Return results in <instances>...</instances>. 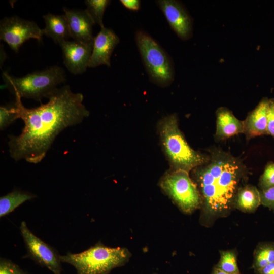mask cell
Returning <instances> with one entry per match:
<instances>
[{"instance_id": "1", "label": "cell", "mask_w": 274, "mask_h": 274, "mask_svg": "<svg viewBox=\"0 0 274 274\" xmlns=\"http://www.w3.org/2000/svg\"><path fill=\"white\" fill-rule=\"evenodd\" d=\"M47 98V103L29 109L15 96L18 119L24 124L20 134L9 136V152L15 161L41 162L62 130L80 124L89 115L83 94L73 92L67 85L56 88Z\"/></svg>"}, {"instance_id": "2", "label": "cell", "mask_w": 274, "mask_h": 274, "mask_svg": "<svg viewBox=\"0 0 274 274\" xmlns=\"http://www.w3.org/2000/svg\"><path fill=\"white\" fill-rule=\"evenodd\" d=\"M205 163L191 172L206 215L223 216L233 207L242 180L247 173L243 161L220 148L212 149Z\"/></svg>"}, {"instance_id": "3", "label": "cell", "mask_w": 274, "mask_h": 274, "mask_svg": "<svg viewBox=\"0 0 274 274\" xmlns=\"http://www.w3.org/2000/svg\"><path fill=\"white\" fill-rule=\"evenodd\" d=\"M158 128L171 169L189 173L208 161L209 154L196 151L188 145L179 128L176 114H171L161 119Z\"/></svg>"}, {"instance_id": "4", "label": "cell", "mask_w": 274, "mask_h": 274, "mask_svg": "<svg viewBox=\"0 0 274 274\" xmlns=\"http://www.w3.org/2000/svg\"><path fill=\"white\" fill-rule=\"evenodd\" d=\"M131 256L126 248L108 247L98 242L80 253L60 255V259L72 265L77 274H109L126 264Z\"/></svg>"}, {"instance_id": "5", "label": "cell", "mask_w": 274, "mask_h": 274, "mask_svg": "<svg viewBox=\"0 0 274 274\" xmlns=\"http://www.w3.org/2000/svg\"><path fill=\"white\" fill-rule=\"evenodd\" d=\"M2 77L7 87L15 96L40 102L65 80L63 69L57 66L34 72L22 77H13L4 72Z\"/></svg>"}, {"instance_id": "6", "label": "cell", "mask_w": 274, "mask_h": 274, "mask_svg": "<svg viewBox=\"0 0 274 274\" xmlns=\"http://www.w3.org/2000/svg\"><path fill=\"white\" fill-rule=\"evenodd\" d=\"M135 40L150 80L161 87L169 85L174 79L175 71L167 52L144 31H136Z\"/></svg>"}, {"instance_id": "7", "label": "cell", "mask_w": 274, "mask_h": 274, "mask_svg": "<svg viewBox=\"0 0 274 274\" xmlns=\"http://www.w3.org/2000/svg\"><path fill=\"white\" fill-rule=\"evenodd\" d=\"M159 186L185 213H191L201 207L200 193L189 172L170 169L161 178Z\"/></svg>"}, {"instance_id": "8", "label": "cell", "mask_w": 274, "mask_h": 274, "mask_svg": "<svg viewBox=\"0 0 274 274\" xmlns=\"http://www.w3.org/2000/svg\"><path fill=\"white\" fill-rule=\"evenodd\" d=\"M20 231L27 250L25 257L46 267L53 274H61L62 262L57 251L35 235L24 221L20 224Z\"/></svg>"}, {"instance_id": "9", "label": "cell", "mask_w": 274, "mask_h": 274, "mask_svg": "<svg viewBox=\"0 0 274 274\" xmlns=\"http://www.w3.org/2000/svg\"><path fill=\"white\" fill-rule=\"evenodd\" d=\"M42 29L32 21L16 16L5 17L0 23V39L5 42L15 52L26 41L35 39L42 40Z\"/></svg>"}, {"instance_id": "10", "label": "cell", "mask_w": 274, "mask_h": 274, "mask_svg": "<svg viewBox=\"0 0 274 274\" xmlns=\"http://www.w3.org/2000/svg\"><path fill=\"white\" fill-rule=\"evenodd\" d=\"M156 2L178 37L182 40L190 39L193 32V21L182 3L175 0H158Z\"/></svg>"}, {"instance_id": "11", "label": "cell", "mask_w": 274, "mask_h": 274, "mask_svg": "<svg viewBox=\"0 0 274 274\" xmlns=\"http://www.w3.org/2000/svg\"><path fill=\"white\" fill-rule=\"evenodd\" d=\"M93 44L67 40L60 45L64 64L70 72L79 74L86 70L91 56Z\"/></svg>"}, {"instance_id": "12", "label": "cell", "mask_w": 274, "mask_h": 274, "mask_svg": "<svg viewBox=\"0 0 274 274\" xmlns=\"http://www.w3.org/2000/svg\"><path fill=\"white\" fill-rule=\"evenodd\" d=\"M120 40L114 31L105 27L94 37L93 49L88 67L93 68L101 65H111L112 53Z\"/></svg>"}, {"instance_id": "13", "label": "cell", "mask_w": 274, "mask_h": 274, "mask_svg": "<svg viewBox=\"0 0 274 274\" xmlns=\"http://www.w3.org/2000/svg\"><path fill=\"white\" fill-rule=\"evenodd\" d=\"M70 37L74 41L85 44H93V26L95 24L87 12L82 10L63 8Z\"/></svg>"}, {"instance_id": "14", "label": "cell", "mask_w": 274, "mask_h": 274, "mask_svg": "<svg viewBox=\"0 0 274 274\" xmlns=\"http://www.w3.org/2000/svg\"><path fill=\"white\" fill-rule=\"evenodd\" d=\"M269 99L263 97L243 121L244 133L248 140L267 135V111Z\"/></svg>"}, {"instance_id": "15", "label": "cell", "mask_w": 274, "mask_h": 274, "mask_svg": "<svg viewBox=\"0 0 274 274\" xmlns=\"http://www.w3.org/2000/svg\"><path fill=\"white\" fill-rule=\"evenodd\" d=\"M216 129L215 138L219 141L244 133L243 121L238 119L232 111L225 107H220L216 111Z\"/></svg>"}, {"instance_id": "16", "label": "cell", "mask_w": 274, "mask_h": 274, "mask_svg": "<svg viewBox=\"0 0 274 274\" xmlns=\"http://www.w3.org/2000/svg\"><path fill=\"white\" fill-rule=\"evenodd\" d=\"M45 27L42 29L43 35L51 38L59 45L67 41L70 37L67 21L64 14H47L43 16Z\"/></svg>"}, {"instance_id": "17", "label": "cell", "mask_w": 274, "mask_h": 274, "mask_svg": "<svg viewBox=\"0 0 274 274\" xmlns=\"http://www.w3.org/2000/svg\"><path fill=\"white\" fill-rule=\"evenodd\" d=\"M261 204L260 190L252 185L241 187L236 194L234 207L245 212H253Z\"/></svg>"}, {"instance_id": "18", "label": "cell", "mask_w": 274, "mask_h": 274, "mask_svg": "<svg viewBox=\"0 0 274 274\" xmlns=\"http://www.w3.org/2000/svg\"><path fill=\"white\" fill-rule=\"evenodd\" d=\"M36 197L31 193L14 190L0 197V217H4L25 201Z\"/></svg>"}, {"instance_id": "19", "label": "cell", "mask_w": 274, "mask_h": 274, "mask_svg": "<svg viewBox=\"0 0 274 274\" xmlns=\"http://www.w3.org/2000/svg\"><path fill=\"white\" fill-rule=\"evenodd\" d=\"M274 262V242H265L259 244L254 254L252 268L259 270Z\"/></svg>"}, {"instance_id": "20", "label": "cell", "mask_w": 274, "mask_h": 274, "mask_svg": "<svg viewBox=\"0 0 274 274\" xmlns=\"http://www.w3.org/2000/svg\"><path fill=\"white\" fill-rule=\"evenodd\" d=\"M109 0H86L85 4L87 12L94 23L98 24L100 28L104 26L103 24V17L105 11L110 3Z\"/></svg>"}, {"instance_id": "21", "label": "cell", "mask_w": 274, "mask_h": 274, "mask_svg": "<svg viewBox=\"0 0 274 274\" xmlns=\"http://www.w3.org/2000/svg\"><path fill=\"white\" fill-rule=\"evenodd\" d=\"M218 264L216 266L228 274H241L237 262V256L232 250L221 251Z\"/></svg>"}, {"instance_id": "22", "label": "cell", "mask_w": 274, "mask_h": 274, "mask_svg": "<svg viewBox=\"0 0 274 274\" xmlns=\"http://www.w3.org/2000/svg\"><path fill=\"white\" fill-rule=\"evenodd\" d=\"M18 119L15 102L0 107V129L3 130Z\"/></svg>"}, {"instance_id": "23", "label": "cell", "mask_w": 274, "mask_h": 274, "mask_svg": "<svg viewBox=\"0 0 274 274\" xmlns=\"http://www.w3.org/2000/svg\"><path fill=\"white\" fill-rule=\"evenodd\" d=\"M258 186L260 190L274 186V162L270 161L266 165L260 177Z\"/></svg>"}, {"instance_id": "24", "label": "cell", "mask_w": 274, "mask_h": 274, "mask_svg": "<svg viewBox=\"0 0 274 274\" xmlns=\"http://www.w3.org/2000/svg\"><path fill=\"white\" fill-rule=\"evenodd\" d=\"M0 274H28L11 260L0 258Z\"/></svg>"}, {"instance_id": "25", "label": "cell", "mask_w": 274, "mask_h": 274, "mask_svg": "<svg viewBox=\"0 0 274 274\" xmlns=\"http://www.w3.org/2000/svg\"><path fill=\"white\" fill-rule=\"evenodd\" d=\"M261 204L270 209H274V186L265 190H259Z\"/></svg>"}, {"instance_id": "26", "label": "cell", "mask_w": 274, "mask_h": 274, "mask_svg": "<svg viewBox=\"0 0 274 274\" xmlns=\"http://www.w3.org/2000/svg\"><path fill=\"white\" fill-rule=\"evenodd\" d=\"M267 134L274 138V98L269 99L267 111Z\"/></svg>"}, {"instance_id": "27", "label": "cell", "mask_w": 274, "mask_h": 274, "mask_svg": "<svg viewBox=\"0 0 274 274\" xmlns=\"http://www.w3.org/2000/svg\"><path fill=\"white\" fill-rule=\"evenodd\" d=\"M122 5L131 11H138L140 8L141 2L139 0H121Z\"/></svg>"}, {"instance_id": "28", "label": "cell", "mask_w": 274, "mask_h": 274, "mask_svg": "<svg viewBox=\"0 0 274 274\" xmlns=\"http://www.w3.org/2000/svg\"><path fill=\"white\" fill-rule=\"evenodd\" d=\"M255 271L257 274H274V262Z\"/></svg>"}, {"instance_id": "29", "label": "cell", "mask_w": 274, "mask_h": 274, "mask_svg": "<svg viewBox=\"0 0 274 274\" xmlns=\"http://www.w3.org/2000/svg\"><path fill=\"white\" fill-rule=\"evenodd\" d=\"M212 274H228L219 269L216 266L213 268Z\"/></svg>"}, {"instance_id": "30", "label": "cell", "mask_w": 274, "mask_h": 274, "mask_svg": "<svg viewBox=\"0 0 274 274\" xmlns=\"http://www.w3.org/2000/svg\"><path fill=\"white\" fill-rule=\"evenodd\" d=\"M153 274H156V273H153Z\"/></svg>"}, {"instance_id": "31", "label": "cell", "mask_w": 274, "mask_h": 274, "mask_svg": "<svg viewBox=\"0 0 274 274\" xmlns=\"http://www.w3.org/2000/svg\"><path fill=\"white\" fill-rule=\"evenodd\" d=\"M273 211H274V209L273 210Z\"/></svg>"}]
</instances>
